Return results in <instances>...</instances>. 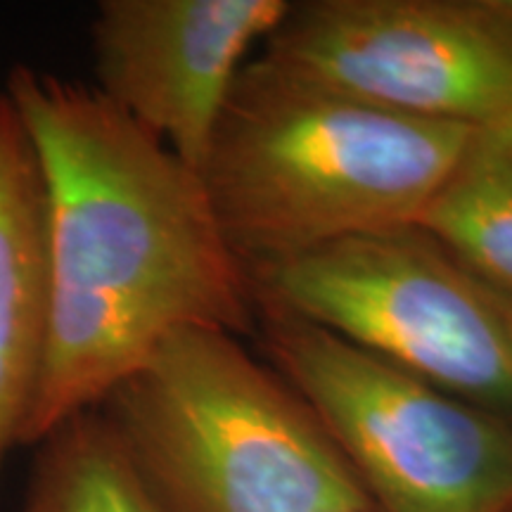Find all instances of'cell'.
<instances>
[{"mask_svg": "<svg viewBox=\"0 0 512 512\" xmlns=\"http://www.w3.org/2000/svg\"><path fill=\"white\" fill-rule=\"evenodd\" d=\"M5 93L46 190L50 311L22 432L36 446L95 411L176 332L256 325L249 271L202 178L95 86L15 64Z\"/></svg>", "mask_w": 512, "mask_h": 512, "instance_id": "1", "label": "cell"}, {"mask_svg": "<svg viewBox=\"0 0 512 512\" xmlns=\"http://www.w3.org/2000/svg\"><path fill=\"white\" fill-rule=\"evenodd\" d=\"M477 131L415 119L259 55L197 171L247 271L415 223Z\"/></svg>", "mask_w": 512, "mask_h": 512, "instance_id": "2", "label": "cell"}, {"mask_svg": "<svg viewBox=\"0 0 512 512\" xmlns=\"http://www.w3.org/2000/svg\"><path fill=\"white\" fill-rule=\"evenodd\" d=\"M98 411L166 512L375 508L335 441L238 335H171Z\"/></svg>", "mask_w": 512, "mask_h": 512, "instance_id": "3", "label": "cell"}, {"mask_svg": "<svg viewBox=\"0 0 512 512\" xmlns=\"http://www.w3.org/2000/svg\"><path fill=\"white\" fill-rule=\"evenodd\" d=\"M256 309L328 330L420 380L512 415V309L420 228L356 233L249 271Z\"/></svg>", "mask_w": 512, "mask_h": 512, "instance_id": "4", "label": "cell"}, {"mask_svg": "<svg viewBox=\"0 0 512 512\" xmlns=\"http://www.w3.org/2000/svg\"><path fill=\"white\" fill-rule=\"evenodd\" d=\"M273 370L335 441L377 512H512V415L328 330L256 309Z\"/></svg>", "mask_w": 512, "mask_h": 512, "instance_id": "5", "label": "cell"}, {"mask_svg": "<svg viewBox=\"0 0 512 512\" xmlns=\"http://www.w3.org/2000/svg\"><path fill=\"white\" fill-rule=\"evenodd\" d=\"M261 55L408 117L512 128V0H302Z\"/></svg>", "mask_w": 512, "mask_h": 512, "instance_id": "6", "label": "cell"}, {"mask_svg": "<svg viewBox=\"0 0 512 512\" xmlns=\"http://www.w3.org/2000/svg\"><path fill=\"white\" fill-rule=\"evenodd\" d=\"M292 0H105L91 27L98 91L200 171L254 46Z\"/></svg>", "mask_w": 512, "mask_h": 512, "instance_id": "7", "label": "cell"}, {"mask_svg": "<svg viewBox=\"0 0 512 512\" xmlns=\"http://www.w3.org/2000/svg\"><path fill=\"white\" fill-rule=\"evenodd\" d=\"M46 190L22 119L0 91V467L34 403L48 339Z\"/></svg>", "mask_w": 512, "mask_h": 512, "instance_id": "8", "label": "cell"}, {"mask_svg": "<svg viewBox=\"0 0 512 512\" xmlns=\"http://www.w3.org/2000/svg\"><path fill=\"white\" fill-rule=\"evenodd\" d=\"M415 223L512 306V133L477 131Z\"/></svg>", "mask_w": 512, "mask_h": 512, "instance_id": "9", "label": "cell"}, {"mask_svg": "<svg viewBox=\"0 0 512 512\" xmlns=\"http://www.w3.org/2000/svg\"><path fill=\"white\" fill-rule=\"evenodd\" d=\"M19 512H166L150 494L98 408L36 444Z\"/></svg>", "mask_w": 512, "mask_h": 512, "instance_id": "10", "label": "cell"}, {"mask_svg": "<svg viewBox=\"0 0 512 512\" xmlns=\"http://www.w3.org/2000/svg\"><path fill=\"white\" fill-rule=\"evenodd\" d=\"M339 512H377L375 508H358V510H339Z\"/></svg>", "mask_w": 512, "mask_h": 512, "instance_id": "11", "label": "cell"}, {"mask_svg": "<svg viewBox=\"0 0 512 512\" xmlns=\"http://www.w3.org/2000/svg\"><path fill=\"white\" fill-rule=\"evenodd\" d=\"M501 131H508V133H512V128H501Z\"/></svg>", "mask_w": 512, "mask_h": 512, "instance_id": "12", "label": "cell"}, {"mask_svg": "<svg viewBox=\"0 0 512 512\" xmlns=\"http://www.w3.org/2000/svg\"><path fill=\"white\" fill-rule=\"evenodd\" d=\"M510 309H512V306H510Z\"/></svg>", "mask_w": 512, "mask_h": 512, "instance_id": "13", "label": "cell"}]
</instances>
